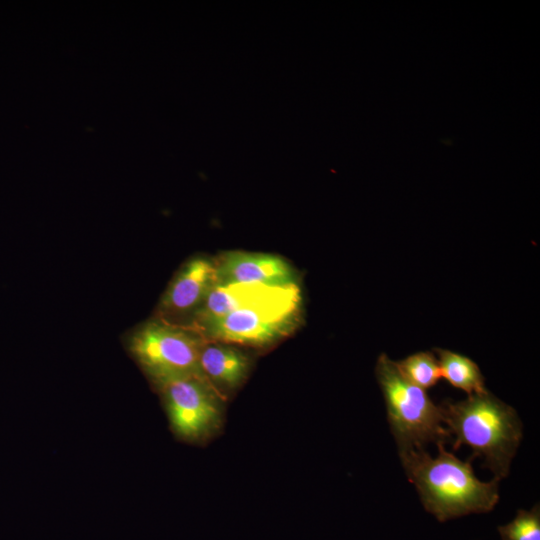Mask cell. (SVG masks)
<instances>
[{"mask_svg":"<svg viewBox=\"0 0 540 540\" xmlns=\"http://www.w3.org/2000/svg\"><path fill=\"white\" fill-rule=\"evenodd\" d=\"M444 444H436V457L424 449L399 453L408 480L414 484L425 510L440 522L490 512L499 500V481H480L470 460H460Z\"/></svg>","mask_w":540,"mask_h":540,"instance_id":"cell-1","label":"cell"},{"mask_svg":"<svg viewBox=\"0 0 540 540\" xmlns=\"http://www.w3.org/2000/svg\"><path fill=\"white\" fill-rule=\"evenodd\" d=\"M444 424L457 450L466 445L474 456L484 458L496 480L505 478L522 439V423L516 410L488 390L441 406Z\"/></svg>","mask_w":540,"mask_h":540,"instance_id":"cell-2","label":"cell"},{"mask_svg":"<svg viewBox=\"0 0 540 540\" xmlns=\"http://www.w3.org/2000/svg\"><path fill=\"white\" fill-rule=\"evenodd\" d=\"M375 374L399 453L451 439L443 425L441 407L432 402L426 390L409 382L387 354L378 357Z\"/></svg>","mask_w":540,"mask_h":540,"instance_id":"cell-3","label":"cell"},{"mask_svg":"<svg viewBox=\"0 0 540 540\" xmlns=\"http://www.w3.org/2000/svg\"><path fill=\"white\" fill-rule=\"evenodd\" d=\"M301 317V289L297 283H292L275 287L197 331L209 341L265 346L291 333Z\"/></svg>","mask_w":540,"mask_h":540,"instance_id":"cell-4","label":"cell"},{"mask_svg":"<svg viewBox=\"0 0 540 540\" xmlns=\"http://www.w3.org/2000/svg\"><path fill=\"white\" fill-rule=\"evenodd\" d=\"M208 340L187 324L155 318L129 339V350L157 388L175 379L199 377V356Z\"/></svg>","mask_w":540,"mask_h":540,"instance_id":"cell-5","label":"cell"},{"mask_svg":"<svg viewBox=\"0 0 540 540\" xmlns=\"http://www.w3.org/2000/svg\"><path fill=\"white\" fill-rule=\"evenodd\" d=\"M173 432L181 439L198 441L210 435L221 420L220 395L203 379L185 377L160 387Z\"/></svg>","mask_w":540,"mask_h":540,"instance_id":"cell-6","label":"cell"},{"mask_svg":"<svg viewBox=\"0 0 540 540\" xmlns=\"http://www.w3.org/2000/svg\"><path fill=\"white\" fill-rule=\"evenodd\" d=\"M217 283L215 261L203 257L189 260L165 291L158 307V318L177 323L179 317L193 315Z\"/></svg>","mask_w":540,"mask_h":540,"instance_id":"cell-7","label":"cell"},{"mask_svg":"<svg viewBox=\"0 0 540 540\" xmlns=\"http://www.w3.org/2000/svg\"><path fill=\"white\" fill-rule=\"evenodd\" d=\"M219 283H247L285 286L295 282L290 264L283 258L266 253L231 251L217 261Z\"/></svg>","mask_w":540,"mask_h":540,"instance_id":"cell-8","label":"cell"},{"mask_svg":"<svg viewBox=\"0 0 540 540\" xmlns=\"http://www.w3.org/2000/svg\"><path fill=\"white\" fill-rule=\"evenodd\" d=\"M249 367L248 357L236 348L208 340L201 349V375L221 398L243 383Z\"/></svg>","mask_w":540,"mask_h":540,"instance_id":"cell-9","label":"cell"},{"mask_svg":"<svg viewBox=\"0 0 540 540\" xmlns=\"http://www.w3.org/2000/svg\"><path fill=\"white\" fill-rule=\"evenodd\" d=\"M277 286L247 283H217L192 315L187 325L198 330L251 301L266 295Z\"/></svg>","mask_w":540,"mask_h":540,"instance_id":"cell-10","label":"cell"},{"mask_svg":"<svg viewBox=\"0 0 540 540\" xmlns=\"http://www.w3.org/2000/svg\"><path fill=\"white\" fill-rule=\"evenodd\" d=\"M441 377L468 395L485 392V380L479 366L470 358L447 349L436 348Z\"/></svg>","mask_w":540,"mask_h":540,"instance_id":"cell-11","label":"cell"},{"mask_svg":"<svg viewBox=\"0 0 540 540\" xmlns=\"http://www.w3.org/2000/svg\"><path fill=\"white\" fill-rule=\"evenodd\" d=\"M395 362L409 382L424 390L435 386L441 378L437 357L432 352H417Z\"/></svg>","mask_w":540,"mask_h":540,"instance_id":"cell-12","label":"cell"},{"mask_svg":"<svg viewBox=\"0 0 540 540\" xmlns=\"http://www.w3.org/2000/svg\"><path fill=\"white\" fill-rule=\"evenodd\" d=\"M502 540H540V506L530 510L519 509L515 518L498 527Z\"/></svg>","mask_w":540,"mask_h":540,"instance_id":"cell-13","label":"cell"}]
</instances>
